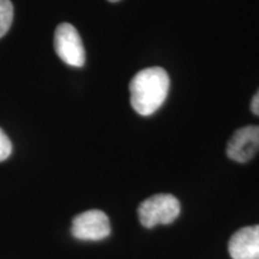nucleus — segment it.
<instances>
[{
	"label": "nucleus",
	"instance_id": "1",
	"mask_svg": "<svg viewBox=\"0 0 259 259\" xmlns=\"http://www.w3.org/2000/svg\"><path fill=\"white\" fill-rule=\"evenodd\" d=\"M169 77L162 67H148L139 71L130 82L131 105L138 114H154L166 101Z\"/></svg>",
	"mask_w": 259,
	"mask_h": 259
},
{
	"label": "nucleus",
	"instance_id": "2",
	"mask_svg": "<svg viewBox=\"0 0 259 259\" xmlns=\"http://www.w3.org/2000/svg\"><path fill=\"white\" fill-rule=\"evenodd\" d=\"M179 213L180 203L173 194H155L138 206L139 221L145 228H153L157 225H169L176 221Z\"/></svg>",
	"mask_w": 259,
	"mask_h": 259
},
{
	"label": "nucleus",
	"instance_id": "3",
	"mask_svg": "<svg viewBox=\"0 0 259 259\" xmlns=\"http://www.w3.org/2000/svg\"><path fill=\"white\" fill-rule=\"evenodd\" d=\"M54 48L65 64L82 67L85 63V51L77 29L70 23H61L54 34Z\"/></svg>",
	"mask_w": 259,
	"mask_h": 259
},
{
	"label": "nucleus",
	"instance_id": "4",
	"mask_svg": "<svg viewBox=\"0 0 259 259\" xmlns=\"http://www.w3.org/2000/svg\"><path fill=\"white\" fill-rule=\"evenodd\" d=\"M71 234L78 240L100 241L111 234L108 216L101 210H88L73 219Z\"/></svg>",
	"mask_w": 259,
	"mask_h": 259
},
{
	"label": "nucleus",
	"instance_id": "5",
	"mask_svg": "<svg viewBox=\"0 0 259 259\" xmlns=\"http://www.w3.org/2000/svg\"><path fill=\"white\" fill-rule=\"evenodd\" d=\"M259 151V125L245 126L236 130L227 145V155L231 160L245 163Z\"/></svg>",
	"mask_w": 259,
	"mask_h": 259
},
{
	"label": "nucleus",
	"instance_id": "6",
	"mask_svg": "<svg viewBox=\"0 0 259 259\" xmlns=\"http://www.w3.org/2000/svg\"><path fill=\"white\" fill-rule=\"evenodd\" d=\"M228 251L233 259H259V225L235 232L229 240Z\"/></svg>",
	"mask_w": 259,
	"mask_h": 259
},
{
	"label": "nucleus",
	"instance_id": "7",
	"mask_svg": "<svg viewBox=\"0 0 259 259\" xmlns=\"http://www.w3.org/2000/svg\"><path fill=\"white\" fill-rule=\"evenodd\" d=\"M14 19V6L10 0H0V38L9 31Z\"/></svg>",
	"mask_w": 259,
	"mask_h": 259
},
{
	"label": "nucleus",
	"instance_id": "8",
	"mask_svg": "<svg viewBox=\"0 0 259 259\" xmlns=\"http://www.w3.org/2000/svg\"><path fill=\"white\" fill-rule=\"evenodd\" d=\"M12 153V144L5 132L0 128V162L5 161Z\"/></svg>",
	"mask_w": 259,
	"mask_h": 259
},
{
	"label": "nucleus",
	"instance_id": "9",
	"mask_svg": "<svg viewBox=\"0 0 259 259\" xmlns=\"http://www.w3.org/2000/svg\"><path fill=\"white\" fill-rule=\"evenodd\" d=\"M251 111L254 115L259 116V90L255 93V95L253 96L251 101Z\"/></svg>",
	"mask_w": 259,
	"mask_h": 259
},
{
	"label": "nucleus",
	"instance_id": "10",
	"mask_svg": "<svg viewBox=\"0 0 259 259\" xmlns=\"http://www.w3.org/2000/svg\"><path fill=\"white\" fill-rule=\"evenodd\" d=\"M108 2H111V3H116V2H119V0H108Z\"/></svg>",
	"mask_w": 259,
	"mask_h": 259
}]
</instances>
